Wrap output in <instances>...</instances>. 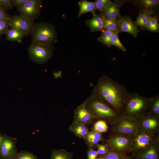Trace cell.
Segmentation results:
<instances>
[{
  "instance_id": "obj_1",
  "label": "cell",
  "mask_w": 159,
  "mask_h": 159,
  "mask_svg": "<svg viewBox=\"0 0 159 159\" xmlns=\"http://www.w3.org/2000/svg\"><path fill=\"white\" fill-rule=\"evenodd\" d=\"M92 93L105 101L121 115L130 93L124 86L103 74L99 77Z\"/></svg>"
},
{
  "instance_id": "obj_2",
  "label": "cell",
  "mask_w": 159,
  "mask_h": 159,
  "mask_svg": "<svg viewBox=\"0 0 159 159\" xmlns=\"http://www.w3.org/2000/svg\"><path fill=\"white\" fill-rule=\"evenodd\" d=\"M85 101L87 108L96 119L103 120L110 125L122 116L105 101L92 93Z\"/></svg>"
},
{
  "instance_id": "obj_3",
  "label": "cell",
  "mask_w": 159,
  "mask_h": 159,
  "mask_svg": "<svg viewBox=\"0 0 159 159\" xmlns=\"http://www.w3.org/2000/svg\"><path fill=\"white\" fill-rule=\"evenodd\" d=\"M152 97L143 96L137 93H130L125 103L121 115L138 119L148 110Z\"/></svg>"
},
{
  "instance_id": "obj_4",
  "label": "cell",
  "mask_w": 159,
  "mask_h": 159,
  "mask_svg": "<svg viewBox=\"0 0 159 159\" xmlns=\"http://www.w3.org/2000/svg\"><path fill=\"white\" fill-rule=\"evenodd\" d=\"M30 35L32 42L52 45L57 41L54 26L44 21L34 23Z\"/></svg>"
},
{
  "instance_id": "obj_5",
  "label": "cell",
  "mask_w": 159,
  "mask_h": 159,
  "mask_svg": "<svg viewBox=\"0 0 159 159\" xmlns=\"http://www.w3.org/2000/svg\"><path fill=\"white\" fill-rule=\"evenodd\" d=\"M133 137V136L111 132L105 142L109 150L127 155L132 152Z\"/></svg>"
},
{
  "instance_id": "obj_6",
  "label": "cell",
  "mask_w": 159,
  "mask_h": 159,
  "mask_svg": "<svg viewBox=\"0 0 159 159\" xmlns=\"http://www.w3.org/2000/svg\"><path fill=\"white\" fill-rule=\"evenodd\" d=\"M54 49L53 44L32 42L28 49L29 57L35 63L44 64L52 58Z\"/></svg>"
},
{
  "instance_id": "obj_7",
  "label": "cell",
  "mask_w": 159,
  "mask_h": 159,
  "mask_svg": "<svg viewBox=\"0 0 159 159\" xmlns=\"http://www.w3.org/2000/svg\"><path fill=\"white\" fill-rule=\"evenodd\" d=\"M159 143V132H151L142 130L133 136L132 155L144 148Z\"/></svg>"
},
{
  "instance_id": "obj_8",
  "label": "cell",
  "mask_w": 159,
  "mask_h": 159,
  "mask_svg": "<svg viewBox=\"0 0 159 159\" xmlns=\"http://www.w3.org/2000/svg\"><path fill=\"white\" fill-rule=\"evenodd\" d=\"M110 126L111 132L132 136L140 130L137 119L122 116Z\"/></svg>"
},
{
  "instance_id": "obj_9",
  "label": "cell",
  "mask_w": 159,
  "mask_h": 159,
  "mask_svg": "<svg viewBox=\"0 0 159 159\" xmlns=\"http://www.w3.org/2000/svg\"><path fill=\"white\" fill-rule=\"evenodd\" d=\"M42 7V0H27L16 8L20 14L34 20L40 16Z\"/></svg>"
},
{
  "instance_id": "obj_10",
  "label": "cell",
  "mask_w": 159,
  "mask_h": 159,
  "mask_svg": "<svg viewBox=\"0 0 159 159\" xmlns=\"http://www.w3.org/2000/svg\"><path fill=\"white\" fill-rule=\"evenodd\" d=\"M16 142V138L2 135L0 145V159H12L17 153Z\"/></svg>"
},
{
  "instance_id": "obj_11",
  "label": "cell",
  "mask_w": 159,
  "mask_h": 159,
  "mask_svg": "<svg viewBox=\"0 0 159 159\" xmlns=\"http://www.w3.org/2000/svg\"><path fill=\"white\" fill-rule=\"evenodd\" d=\"M9 22V28L15 29L21 31L25 37L30 34L34 23V20L20 14L11 16Z\"/></svg>"
},
{
  "instance_id": "obj_12",
  "label": "cell",
  "mask_w": 159,
  "mask_h": 159,
  "mask_svg": "<svg viewBox=\"0 0 159 159\" xmlns=\"http://www.w3.org/2000/svg\"><path fill=\"white\" fill-rule=\"evenodd\" d=\"M137 120L140 130L151 132H159V117L147 112Z\"/></svg>"
},
{
  "instance_id": "obj_13",
  "label": "cell",
  "mask_w": 159,
  "mask_h": 159,
  "mask_svg": "<svg viewBox=\"0 0 159 159\" xmlns=\"http://www.w3.org/2000/svg\"><path fill=\"white\" fill-rule=\"evenodd\" d=\"M74 115L73 122L85 125L91 124L97 120L87 109L85 101L75 109Z\"/></svg>"
},
{
  "instance_id": "obj_14",
  "label": "cell",
  "mask_w": 159,
  "mask_h": 159,
  "mask_svg": "<svg viewBox=\"0 0 159 159\" xmlns=\"http://www.w3.org/2000/svg\"><path fill=\"white\" fill-rule=\"evenodd\" d=\"M130 0H115L111 2L108 7L100 12L102 17L110 19H119L122 16L120 9L125 4L129 2Z\"/></svg>"
},
{
  "instance_id": "obj_15",
  "label": "cell",
  "mask_w": 159,
  "mask_h": 159,
  "mask_svg": "<svg viewBox=\"0 0 159 159\" xmlns=\"http://www.w3.org/2000/svg\"><path fill=\"white\" fill-rule=\"evenodd\" d=\"M140 29L131 17L125 15L119 19V33L125 32L130 33L134 37H137Z\"/></svg>"
},
{
  "instance_id": "obj_16",
  "label": "cell",
  "mask_w": 159,
  "mask_h": 159,
  "mask_svg": "<svg viewBox=\"0 0 159 159\" xmlns=\"http://www.w3.org/2000/svg\"><path fill=\"white\" fill-rule=\"evenodd\" d=\"M132 156V159H159V143L140 150Z\"/></svg>"
},
{
  "instance_id": "obj_17",
  "label": "cell",
  "mask_w": 159,
  "mask_h": 159,
  "mask_svg": "<svg viewBox=\"0 0 159 159\" xmlns=\"http://www.w3.org/2000/svg\"><path fill=\"white\" fill-rule=\"evenodd\" d=\"M129 2L133 4L139 10L148 11L153 15H158V0H130Z\"/></svg>"
},
{
  "instance_id": "obj_18",
  "label": "cell",
  "mask_w": 159,
  "mask_h": 159,
  "mask_svg": "<svg viewBox=\"0 0 159 159\" xmlns=\"http://www.w3.org/2000/svg\"><path fill=\"white\" fill-rule=\"evenodd\" d=\"M84 139L88 148L93 149L96 148L99 142L105 141L106 140L102 133L93 129L88 131Z\"/></svg>"
},
{
  "instance_id": "obj_19",
  "label": "cell",
  "mask_w": 159,
  "mask_h": 159,
  "mask_svg": "<svg viewBox=\"0 0 159 159\" xmlns=\"http://www.w3.org/2000/svg\"><path fill=\"white\" fill-rule=\"evenodd\" d=\"M91 19L87 20L85 23L89 28L91 32H101L104 29L103 17L99 13L93 15Z\"/></svg>"
},
{
  "instance_id": "obj_20",
  "label": "cell",
  "mask_w": 159,
  "mask_h": 159,
  "mask_svg": "<svg viewBox=\"0 0 159 159\" xmlns=\"http://www.w3.org/2000/svg\"><path fill=\"white\" fill-rule=\"evenodd\" d=\"M69 130L77 137L84 139L89 131L86 125L74 122L69 127Z\"/></svg>"
},
{
  "instance_id": "obj_21",
  "label": "cell",
  "mask_w": 159,
  "mask_h": 159,
  "mask_svg": "<svg viewBox=\"0 0 159 159\" xmlns=\"http://www.w3.org/2000/svg\"><path fill=\"white\" fill-rule=\"evenodd\" d=\"M77 4L79 7V10L77 15L78 17H80L83 14L87 12H91L93 15L95 14L96 9L94 1L82 0L79 1Z\"/></svg>"
},
{
  "instance_id": "obj_22",
  "label": "cell",
  "mask_w": 159,
  "mask_h": 159,
  "mask_svg": "<svg viewBox=\"0 0 159 159\" xmlns=\"http://www.w3.org/2000/svg\"><path fill=\"white\" fill-rule=\"evenodd\" d=\"M153 15H154L148 11L139 10L138 14L135 21V22L141 29H144L145 25Z\"/></svg>"
},
{
  "instance_id": "obj_23",
  "label": "cell",
  "mask_w": 159,
  "mask_h": 159,
  "mask_svg": "<svg viewBox=\"0 0 159 159\" xmlns=\"http://www.w3.org/2000/svg\"><path fill=\"white\" fill-rule=\"evenodd\" d=\"M6 39L8 41L21 43L23 39L25 37L21 31L14 28H9L6 34Z\"/></svg>"
},
{
  "instance_id": "obj_24",
  "label": "cell",
  "mask_w": 159,
  "mask_h": 159,
  "mask_svg": "<svg viewBox=\"0 0 159 159\" xmlns=\"http://www.w3.org/2000/svg\"><path fill=\"white\" fill-rule=\"evenodd\" d=\"M73 153L64 149H54L51 153L50 159H72Z\"/></svg>"
},
{
  "instance_id": "obj_25",
  "label": "cell",
  "mask_w": 159,
  "mask_h": 159,
  "mask_svg": "<svg viewBox=\"0 0 159 159\" xmlns=\"http://www.w3.org/2000/svg\"><path fill=\"white\" fill-rule=\"evenodd\" d=\"M159 20L158 15L153 16L145 25V29L151 32H159Z\"/></svg>"
},
{
  "instance_id": "obj_26",
  "label": "cell",
  "mask_w": 159,
  "mask_h": 159,
  "mask_svg": "<svg viewBox=\"0 0 159 159\" xmlns=\"http://www.w3.org/2000/svg\"><path fill=\"white\" fill-rule=\"evenodd\" d=\"M103 17L104 29L113 32H118L119 19H110Z\"/></svg>"
},
{
  "instance_id": "obj_27",
  "label": "cell",
  "mask_w": 159,
  "mask_h": 159,
  "mask_svg": "<svg viewBox=\"0 0 159 159\" xmlns=\"http://www.w3.org/2000/svg\"><path fill=\"white\" fill-rule=\"evenodd\" d=\"M101 34L97 38V40L108 47L111 46L110 39L113 32L105 29H103L101 32Z\"/></svg>"
},
{
  "instance_id": "obj_28",
  "label": "cell",
  "mask_w": 159,
  "mask_h": 159,
  "mask_svg": "<svg viewBox=\"0 0 159 159\" xmlns=\"http://www.w3.org/2000/svg\"><path fill=\"white\" fill-rule=\"evenodd\" d=\"M148 112L159 117V95H157L152 97V100Z\"/></svg>"
},
{
  "instance_id": "obj_29",
  "label": "cell",
  "mask_w": 159,
  "mask_h": 159,
  "mask_svg": "<svg viewBox=\"0 0 159 159\" xmlns=\"http://www.w3.org/2000/svg\"><path fill=\"white\" fill-rule=\"evenodd\" d=\"M118 34L117 32H113L110 39V45L114 46L125 52L126 51L127 49L120 41L118 36Z\"/></svg>"
},
{
  "instance_id": "obj_30",
  "label": "cell",
  "mask_w": 159,
  "mask_h": 159,
  "mask_svg": "<svg viewBox=\"0 0 159 159\" xmlns=\"http://www.w3.org/2000/svg\"><path fill=\"white\" fill-rule=\"evenodd\" d=\"M108 129L107 124L105 121L102 120H97L95 123L92 129L102 133L107 131Z\"/></svg>"
},
{
  "instance_id": "obj_31",
  "label": "cell",
  "mask_w": 159,
  "mask_h": 159,
  "mask_svg": "<svg viewBox=\"0 0 159 159\" xmlns=\"http://www.w3.org/2000/svg\"><path fill=\"white\" fill-rule=\"evenodd\" d=\"M12 159H37V157L30 151L24 150L17 152Z\"/></svg>"
},
{
  "instance_id": "obj_32",
  "label": "cell",
  "mask_w": 159,
  "mask_h": 159,
  "mask_svg": "<svg viewBox=\"0 0 159 159\" xmlns=\"http://www.w3.org/2000/svg\"><path fill=\"white\" fill-rule=\"evenodd\" d=\"M103 156L105 159H125L128 155L109 150L107 153Z\"/></svg>"
},
{
  "instance_id": "obj_33",
  "label": "cell",
  "mask_w": 159,
  "mask_h": 159,
  "mask_svg": "<svg viewBox=\"0 0 159 159\" xmlns=\"http://www.w3.org/2000/svg\"><path fill=\"white\" fill-rule=\"evenodd\" d=\"M112 1L110 0H97L94 1L96 10H99L100 12L107 9Z\"/></svg>"
},
{
  "instance_id": "obj_34",
  "label": "cell",
  "mask_w": 159,
  "mask_h": 159,
  "mask_svg": "<svg viewBox=\"0 0 159 159\" xmlns=\"http://www.w3.org/2000/svg\"><path fill=\"white\" fill-rule=\"evenodd\" d=\"M9 28V20H0V37L6 34Z\"/></svg>"
},
{
  "instance_id": "obj_35",
  "label": "cell",
  "mask_w": 159,
  "mask_h": 159,
  "mask_svg": "<svg viewBox=\"0 0 159 159\" xmlns=\"http://www.w3.org/2000/svg\"><path fill=\"white\" fill-rule=\"evenodd\" d=\"M96 150L98 155H104L109 151L108 146L107 143L100 144L98 143L96 145Z\"/></svg>"
},
{
  "instance_id": "obj_36",
  "label": "cell",
  "mask_w": 159,
  "mask_h": 159,
  "mask_svg": "<svg viewBox=\"0 0 159 159\" xmlns=\"http://www.w3.org/2000/svg\"><path fill=\"white\" fill-rule=\"evenodd\" d=\"M11 1V0H0V7L6 12L12 9Z\"/></svg>"
},
{
  "instance_id": "obj_37",
  "label": "cell",
  "mask_w": 159,
  "mask_h": 159,
  "mask_svg": "<svg viewBox=\"0 0 159 159\" xmlns=\"http://www.w3.org/2000/svg\"><path fill=\"white\" fill-rule=\"evenodd\" d=\"M87 154V159H96L98 156L96 150L93 148H88Z\"/></svg>"
},
{
  "instance_id": "obj_38",
  "label": "cell",
  "mask_w": 159,
  "mask_h": 159,
  "mask_svg": "<svg viewBox=\"0 0 159 159\" xmlns=\"http://www.w3.org/2000/svg\"><path fill=\"white\" fill-rule=\"evenodd\" d=\"M11 16L0 7V20H9Z\"/></svg>"
},
{
  "instance_id": "obj_39",
  "label": "cell",
  "mask_w": 159,
  "mask_h": 159,
  "mask_svg": "<svg viewBox=\"0 0 159 159\" xmlns=\"http://www.w3.org/2000/svg\"><path fill=\"white\" fill-rule=\"evenodd\" d=\"M27 0H11V2L12 8L16 7L25 2Z\"/></svg>"
},
{
  "instance_id": "obj_40",
  "label": "cell",
  "mask_w": 159,
  "mask_h": 159,
  "mask_svg": "<svg viewBox=\"0 0 159 159\" xmlns=\"http://www.w3.org/2000/svg\"><path fill=\"white\" fill-rule=\"evenodd\" d=\"M96 159H105L103 155H98Z\"/></svg>"
},
{
  "instance_id": "obj_41",
  "label": "cell",
  "mask_w": 159,
  "mask_h": 159,
  "mask_svg": "<svg viewBox=\"0 0 159 159\" xmlns=\"http://www.w3.org/2000/svg\"><path fill=\"white\" fill-rule=\"evenodd\" d=\"M2 138V135L0 132V145L1 142Z\"/></svg>"
},
{
  "instance_id": "obj_42",
  "label": "cell",
  "mask_w": 159,
  "mask_h": 159,
  "mask_svg": "<svg viewBox=\"0 0 159 159\" xmlns=\"http://www.w3.org/2000/svg\"><path fill=\"white\" fill-rule=\"evenodd\" d=\"M128 159H132V156H129Z\"/></svg>"
},
{
  "instance_id": "obj_43",
  "label": "cell",
  "mask_w": 159,
  "mask_h": 159,
  "mask_svg": "<svg viewBox=\"0 0 159 159\" xmlns=\"http://www.w3.org/2000/svg\"><path fill=\"white\" fill-rule=\"evenodd\" d=\"M129 157V156H127L125 159H128Z\"/></svg>"
}]
</instances>
